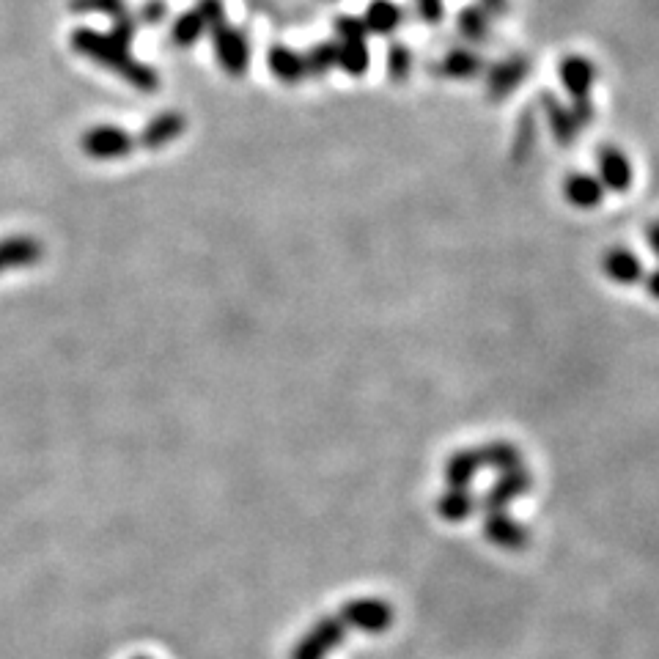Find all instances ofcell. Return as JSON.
Listing matches in <instances>:
<instances>
[{
  "label": "cell",
  "instance_id": "484cf974",
  "mask_svg": "<svg viewBox=\"0 0 659 659\" xmlns=\"http://www.w3.org/2000/svg\"><path fill=\"white\" fill-rule=\"evenodd\" d=\"M459 28L470 36V39H478L487 33V17H481L476 9H467L462 17H459Z\"/></svg>",
  "mask_w": 659,
  "mask_h": 659
},
{
  "label": "cell",
  "instance_id": "d4e9b609",
  "mask_svg": "<svg viewBox=\"0 0 659 659\" xmlns=\"http://www.w3.org/2000/svg\"><path fill=\"white\" fill-rule=\"evenodd\" d=\"M412 66V58L410 53H407V47H401V44H393L388 53V72L390 77H407V72H410Z\"/></svg>",
  "mask_w": 659,
  "mask_h": 659
},
{
  "label": "cell",
  "instance_id": "8fae6325",
  "mask_svg": "<svg viewBox=\"0 0 659 659\" xmlns=\"http://www.w3.org/2000/svg\"><path fill=\"white\" fill-rule=\"evenodd\" d=\"M484 533H487V539L492 541V544L514 552L522 550L530 541V530H525L522 525H517V522H511V519L506 517V511H503V514H489Z\"/></svg>",
  "mask_w": 659,
  "mask_h": 659
},
{
  "label": "cell",
  "instance_id": "ac0fdd59",
  "mask_svg": "<svg viewBox=\"0 0 659 659\" xmlns=\"http://www.w3.org/2000/svg\"><path fill=\"white\" fill-rule=\"evenodd\" d=\"M478 465L481 467H500V470H514L519 467V451L508 443H489L478 448Z\"/></svg>",
  "mask_w": 659,
  "mask_h": 659
},
{
  "label": "cell",
  "instance_id": "e0dca14e",
  "mask_svg": "<svg viewBox=\"0 0 659 659\" xmlns=\"http://www.w3.org/2000/svg\"><path fill=\"white\" fill-rule=\"evenodd\" d=\"M478 470H481V465H478L476 451H462V454L451 456V462L445 467V478L451 481L454 489H465Z\"/></svg>",
  "mask_w": 659,
  "mask_h": 659
},
{
  "label": "cell",
  "instance_id": "30bf717a",
  "mask_svg": "<svg viewBox=\"0 0 659 659\" xmlns=\"http://www.w3.org/2000/svg\"><path fill=\"white\" fill-rule=\"evenodd\" d=\"M563 195L577 209H594V206L602 204L605 187H602V182L596 179L594 173H572L563 182Z\"/></svg>",
  "mask_w": 659,
  "mask_h": 659
},
{
  "label": "cell",
  "instance_id": "ba28073f",
  "mask_svg": "<svg viewBox=\"0 0 659 659\" xmlns=\"http://www.w3.org/2000/svg\"><path fill=\"white\" fill-rule=\"evenodd\" d=\"M528 489L530 476L525 470H519V467L506 470V476H500V481H497L495 487L489 489V495L484 497V511H487V514H503L508 503L517 495H522V492H528Z\"/></svg>",
  "mask_w": 659,
  "mask_h": 659
},
{
  "label": "cell",
  "instance_id": "f1b7e54d",
  "mask_svg": "<svg viewBox=\"0 0 659 659\" xmlns=\"http://www.w3.org/2000/svg\"><path fill=\"white\" fill-rule=\"evenodd\" d=\"M649 245L651 250L659 256V223H654V226L649 228Z\"/></svg>",
  "mask_w": 659,
  "mask_h": 659
},
{
  "label": "cell",
  "instance_id": "9c48e42d",
  "mask_svg": "<svg viewBox=\"0 0 659 659\" xmlns=\"http://www.w3.org/2000/svg\"><path fill=\"white\" fill-rule=\"evenodd\" d=\"M558 75H561L563 88H566L574 99H585L596 83V66L591 64L588 58H583V55H569V58H563L561 61Z\"/></svg>",
  "mask_w": 659,
  "mask_h": 659
},
{
  "label": "cell",
  "instance_id": "8992f818",
  "mask_svg": "<svg viewBox=\"0 0 659 659\" xmlns=\"http://www.w3.org/2000/svg\"><path fill=\"white\" fill-rule=\"evenodd\" d=\"M596 163H599V182L602 187H610L616 193H624L632 184V163L627 160V154L616 149V146H602L596 154Z\"/></svg>",
  "mask_w": 659,
  "mask_h": 659
},
{
  "label": "cell",
  "instance_id": "cb8c5ba5",
  "mask_svg": "<svg viewBox=\"0 0 659 659\" xmlns=\"http://www.w3.org/2000/svg\"><path fill=\"white\" fill-rule=\"evenodd\" d=\"M335 64V47L333 44H319L314 47L311 53L305 55V72H311V75H322L327 69H333Z\"/></svg>",
  "mask_w": 659,
  "mask_h": 659
},
{
  "label": "cell",
  "instance_id": "7a4b0ae2",
  "mask_svg": "<svg viewBox=\"0 0 659 659\" xmlns=\"http://www.w3.org/2000/svg\"><path fill=\"white\" fill-rule=\"evenodd\" d=\"M346 629H349V624H346L341 613L338 616L319 618L314 629L305 632L303 640L294 646L292 659H327V654H333L341 646Z\"/></svg>",
  "mask_w": 659,
  "mask_h": 659
},
{
  "label": "cell",
  "instance_id": "5bb4252c",
  "mask_svg": "<svg viewBox=\"0 0 659 659\" xmlns=\"http://www.w3.org/2000/svg\"><path fill=\"white\" fill-rule=\"evenodd\" d=\"M184 130V119L179 113H165V116H157V119L143 130L141 143L146 149H160L165 143L176 141Z\"/></svg>",
  "mask_w": 659,
  "mask_h": 659
},
{
  "label": "cell",
  "instance_id": "4fadbf2b",
  "mask_svg": "<svg viewBox=\"0 0 659 659\" xmlns=\"http://www.w3.org/2000/svg\"><path fill=\"white\" fill-rule=\"evenodd\" d=\"M401 17H404V11L396 6V3H390V0H374L371 6L363 14V25H366V33L374 31L379 36H388L401 25Z\"/></svg>",
  "mask_w": 659,
  "mask_h": 659
},
{
  "label": "cell",
  "instance_id": "9a60e30c",
  "mask_svg": "<svg viewBox=\"0 0 659 659\" xmlns=\"http://www.w3.org/2000/svg\"><path fill=\"white\" fill-rule=\"evenodd\" d=\"M335 64L344 69L346 75L360 77L371 64V55H368L366 39H344V42L335 47Z\"/></svg>",
  "mask_w": 659,
  "mask_h": 659
},
{
  "label": "cell",
  "instance_id": "d6986e66",
  "mask_svg": "<svg viewBox=\"0 0 659 659\" xmlns=\"http://www.w3.org/2000/svg\"><path fill=\"white\" fill-rule=\"evenodd\" d=\"M437 511L443 514V519L448 522H462L473 514V497L467 495V489H454L448 495L440 497V503H437Z\"/></svg>",
  "mask_w": 659,
  "mask_h": 659
},
{
  "label": "cell",
  "instance_id": "f546056e",
  "mask_svg": "<svg viewBox=\"0 0 659 659\" xmlns=\"http://www.w3.org/2000/svg\"><path fill=\"white\" fill-rule=\"evenodd\" d=\"M649 292L654 294V297H659V270L649 278Z\"/></svg>",
  "mask_w": 659,
  "mask_h": 659
},
{
  "label": "cell",
  "instance_id": "4dcf8cb0",
  "mask_svg": "<svg viewBox=\"0 0 659 659\" xmlns=\"http://www.w3.org/2000/svg\"><path fill=\"white\" fill-rule=\"evenodd\" d=\"M135 659H152V657H135Z\"/></svg>",
  "mask_w": 659,
  "mask_h": 659
},
{
  "label": "cell",
  "instance_id": "4316f807",
  "mask_svg": "<svg viewBox=\"0 0 659 659\" xmlns=\"http://www.w3.org/2000/svg\"><path fill=\"white\" fill-rule=\"evenodd\" d=\"M75 9H105L121 14V0H86V3H75Z\"/></svg>",
  "mask_w": 659,
  "mask_h": 659
},
{
  "label": "cell",
  "instance_id": "7c38bea8",
  "mask_svg": "<svg viewBox=\"0 0 659 659\" xmlns=\"http://www.w3.org/2000/svg\"><path fill=\"white\" fill-rule=\"evenodd\" d=\"M605 272L607 278H613L621 286H632V283L640 281V275H643V267H640V261L635 253H629L624 248L610 250L605 256Z\"/></svg>",
  "mask_w": 659,
  "mask_h": 659
},
{
  "label": "cell",
  "instance_id": "ffe728a7",
  "mask_svg": "<svg viewBox=\"0 0 659 659\" xmlns=\"http://www.w3.org/2000/svg\"><path fill=\"white\" fill-rule=\"evenodd\" d=\"M550 108L547 110V116H550V124L552 130H555V138H558V143H569L574 141V135H577V119H574L572 110H563L558 108V102L555 99H550Z\"/></svg>",
  "mask_w": 659,
  "mask_h": 659
},
{
  "label": "cell",
  "instance_id": "3957f363",
  "mask_svg": "<svg viewBox=\"0 0 659 659\" xmlns=\"http://www.w3.org/2000/svg\"><path fill=\"white\" fill-rule=\"evenodd\" d=\"M212 42H215L217 61L228 75H245L250 61L248 36L237 28H228L226 22H220L212 28Z\"/></svg>",
  "mask_w": 659,
  "mask_h": 659
},
{
  "label": "cell",
  "instance_id": "6da1fadb",
  "mask_svg": "<svg viewBox=\"0 0 659 659\" xmlns=\"http://www.w3.org/2000/svg\"><path fill=\"white\" fill-rule=\"evenodd\" d=\"M72 44H75L77 53L94 58V61L108 66V69H116L119 75H124L132 83H138L143 91H152V86H157V75H152L149 69H143L141 64L132 61L119 36H102V33L83 28V31H75Z\"/></svg>",
  "mask_w": 659,
  "mask_h": 659
},
{
  "label": "cell",
  "instance_id": "5b68a950",
  "mask_svg": "<svg viewBox=\"0 0 659 659\" xmlns=\"http://www.w3.org/2000/svg\"><path fill=\"white\" fill-rule=\"evenodd\" d=\"M83 152L94 160H121L132 152V141L130 132H124L121 127H94L83 135Z\"/></svg>",
  "mask_w": 659,
  "mask_h": 659
},
{
  "label": "cell",
  "instance_id": "603a6c76",
  "mask_svg": "<svg viewBox=\"0 0 659 659\" xmlns=\"http://www.w3.org/2000/svg\"><path fill=\"white\" fill-rule=\"evenodd\" d=\"M204 31H206L204 17H201L198 11H190V14L179 17V22L173 25V39L182 44V47H190V44H193Z\"/></svg>",
  "mask_w": 659,
  "mask_h": 659
},
{
  "label": "cell",
  "instance_id": "2e32d148",
  "mask_svg": "<svg viewBox=\"0 0 659 659\" xmlns=\"http://www.w3.org/2000/svg\"><path fill=\"white\" fill-rule=\"evenodd\" d=\"M270 72L281 83H297L305 77V58L289 47H272L270 50Z\"/></svg>",
  "mask_w": 659,
  "mask_h": 659
},
{
  "label": "cell",
  "instance_id": "83f0119b",
  "mask_svg": "<svg viewBox=\"0 0 659 659\" xmlns=\"http://www.w3.org/2000/svg\"><path fill=\"white\" fill-rule=\"evenodd\" d=\"M418 9H421V14L429 22H434L437 17H443V3H440V0H421Z\"/></svg>",
  "mask_w": 659,
  "mask_h": 659
},
{
  "label": "cell",
  "instance_id": "52a82bcc",
  "mask_svg": "<svg viewBox=\"0 0 659 659\" xmlns=\"http://www.w3.org/2000/svg\"><path fill=\"white\" fill-rule=\"evenodd\" d=\"M42 256H44V248L39 239L33 237L0 239V275L11 270L33 267Z\"/></svg>",
  "mask_w": 659,
  "mask_h": 659
},
{
  "label": "cell",
  "instance_id": "44dd1931",
  "mask_svg": "<svg viewBox=\"0 0 659 659\" xmlns=\"http://www.w3.org/2000/svg\"><path fill=\"white\" fill-rule=\"evenodd\" d=\"M525 75V64L522 61H514V64H500L492 69V75H489V88L495 91V94H508L511 88L517 86L519 77Z\"/></svg>",
  "mask_w": 659,
  "mask_h": 659
},
{
  "label": "cell",
  "instance_id": "277c9868",
  "mask_svg": "<svg viewBox=\"0 0 659 659\" xmlns=\"http://www.w3.org/2000/svg\"><path fill=\"white\" fill-rule=\"evenodd\" d=\"M344 621L352 629L368 632V635H379L393 624V607L385 599H355L338 610Z\"/></svg>",
  "mask_w": 659,
  "mask_h": 659
},
{
  "label": "cell",
  "instance_id": "7402d4cb",
  "mask_svg": "<svg viewBox=\"0 0 659 659\" xmlns=\"http://www.w3.org/2000/svg\"><path fill=\"white\" fill-rule=\"evenodd\" d=\"M481 69V61L470 50H454L443 61V75L448 77H473Z\"/></svg>",
  "mask_w": 659,
  "mask_h": 659
}]
</instances>
